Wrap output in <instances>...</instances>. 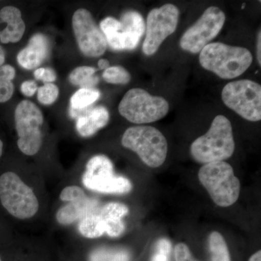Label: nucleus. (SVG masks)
Masks as SVG:
<instances>
[{"mask_svg": "<svg viewBox=\"0 0 261 261\" xmlns=\"http://www.w3.org/2000/svg\"><path fill=\"white\" fill-rule=\"evenodd\" d=\"M199 61L202 68L223 80H232L243 75L252 63L247 48L211 43L200 51Z\"/></svg>", "mask_w": 261, "mask_h": 261, "instance_id": "1", "label": "nucleus"}, {"mask_svg": "<svg viewBox=\"0 0 261 261\" xmlns=\"http://www.w3.org/2000/svg\"><path fill=\"white\" fill-rule=\"evenodd\" d=\"M234 149L231 122L226 117L219 115L214 118L207 133L194 141L190 152L196 161L207 164L229 159Z\"/></svg>", "mask_w": 261, "mask_h": 261, "instance_id": "2", "label": "nucleus"}, {"mask_svg": "<svg viewBox=\"0 0 261 261\" xmlns=\"http://www.w3.org/2000/svg\"><path fill=\"white\" fill-rule=\"evenodd\" d=\"M199 181L220 207H229L238 201L240 181L233 168L225 161L207 163L200 168Z\"/></svg>", "mask_w": 261, "mask_h": 261, "instance_id": "3", "label": "nucleus"}, {"mask_svg": "<svg viewBox=\"0 0 261 261\" xmlns=\"http://www.w3.org/2000/svg\"><path fill=\"white\" fill-rule=\"evenodd\" d=\"M121 143L138 154L149 167H160L167 157V140L161 130L153 126L130 127L123 134Z\"/></svg>", "mask_w": 261, "mask_h": 261, "instance_id": "4", "label": "nucleus"}, {"mask_svg": "<svg viewBox=\"0 0 261 261\" xmlns=\"http://www.w3.org/2000/svg\"><path fill=\"white\" fill-rule=\"evenodd\" d=\"M0 202L5 210L18 219L34 217L39 208L34 190L11 171L0 176Z\"/></svg>", "mask_w": 261, "mask_h": 261, "instance_id": "5", "label": "nucleus"}, {"mask_svg": "<svg viewBox=\"0 0 261 261\" xmlns=\"http://www.w3.org/2000/svg\"><path fill=\"white\" fill-rule=\"evenodd\" d=\"M118 111L132 123L145 124L164 118L169 111V104L162 97L151 95L145 89L135 88L123 96Z\"/></svg>", "mask_w": 261, "mask_h": 261, "instance_id": "6", "label": "nucleus"}, {"mask_svg": "<svg viewBox=\"0 0 261 261\" xmlns=\"http://www.w3.org/2000/svg\"><path fill=\"white\" fill-rule=\"evenodd\" d=\"M100 29L113 50H132L145 34V24L140 13L130 10L123 13L120 20L112 17L103 19Z\"/></svg>", "mask_w": 261, "mask_h": 261, "instance_id": "7", "label": "nucleus"}, {"mask_svg": "<svg viewBox=\"0 0 261 261\" xmlns=\"http://www.w3.org/2000/svg\"><path fill=\"white\" fill-rule=\"evenodd\" d=\"M223 102L229 109L247 121L261 119V87L248 80H238L226 84L221 93Z\"/></svg>", "mask_w": 261, "mask_h": 261, "instance_id": "8", "label": "nucleus"}, {"mask_svg": "<svg viewBox=\"0 0 261 261\" xmlns=\"http://www.w3.org/2000/svg\"><path fill=\"white\" fill-rule=\"evenodd\" d=\"M82 181L89 190L105 194L123 195L128 193L132 189L128 178L115 174L113 163L102 154L94 156L89 160Z\"/></svg>", "mask_w": 261, "mask_h": 261, "instance_id": "9", "label": "nucleus"}, {"mask_svg": "<svg viewBox=\"0 0 261 261\" xmlns=\"http://www.w3.org/2000/svg\"><path fill=\"white\" fill-rule=\"evenodd\" d=\"M15 121L19 149L27 155L38 153L42 142L40 126L44 118L42 111L34 102L22 101L15 109Z\"/></svg>", "mask_w": 261, "mask_h": 261, "instance_id": "10", "label": "nucleus"}, {"mask_svg": "<svg viewBox=\"0 0 261 261\" xmlns=\"http://www.w3.org/2000/svg\"><path fill=\"white\" fill-rule=\"evenodd\" d=\"M226 15L217 7L207 8L195 24L187 29L180 39V47L192 54L200 53L217 37L224 27Z\"/></svg>", "mask_w": 261, "mask_h": 261, "instance_id": "11", "label": "nucleus"}, {"mask_svg": "<svg viewBox=\"0 0 261 261\" xmlns=\"http://www.w3.org/2000/svg\"><path fill=\"white\" fill-rule=\"evenodd\" d=\"M179 10L172 4H166L149 12L147 19V32L142 46L144 54L154 55L165 39L177 28Z\"/></svg>", "mask_w": 261, "mask_h": 261, "instance_id": "12", "label": "nucleus"}, {"mask_svg": "<svg viewBox=\"0 0 261 261\" xmlns=\"http://www.w3.org/2000/svg\"><path fill=\"white\" fill-rule=\"evenodd\" d=\"M72 24L79 47L84 56L97 58L104 54L107 41L90 12L84 8L77 10L73 15Z\"/></svg>", "mask_w": 261, "mask_h": 261, "instance_id": "13", "label": "nucleus"}, {"mask_svg": "<svg viewBox=\"0 0 261 261\" xmlns=\"http://www.w3.org/2000/svg\"><path fill=\"white\" fill-rule=\"evenodd\" d=\"M49 51L47 37L39 33L34 34L29 40L28 45L18 53V64L25 69H34L47 59Z\"/></svg>", "mask_w": 261, "mask_h": 261, "instance_id": "14", "label": "nucleus"}, {"mask_svg": "<svg viewBox=\"0 0 261 261\" xmlns=\"http://www.w3.org/2000/svg\"><path fill=\"white\" fill-rule=\"evenodd\" d=\"M6 23V27L0 33V41L3 44L16 43L23 37L25 30V23L18 8L7 6L0 10V24Z\"/></svg>", "mask_w": 261, "mask_h": 261, "instance_id": "15", "label": "nucleus"}, {"mask_svg": "<svg viewBox=\"0 0 261 261\" xmlns=\"http://www.w3.org/2000/svg\"><path fill=\"white\" fill-rule=\"evenodd\" d=\"M99 209L97 200L87 197L63 206L57 212L56 220L60 224L70 225L80 221L87 215L97 212Z\"/></svg>", "mask_w": 261, "mask_h": 261, "instance_id": "16", "label": "nucleus"}, {"mask_svg": "<svg viewBox=\"0 0 261 261\" xmlns=\"http://www.w3.org/2000/svg\"><path fill=\"white\" fill-rule=\"evenodd\" d=\"M109 121V113L103 106H89L87 111L76 119L77 132L82 137H90L106 126Z\"/></svg>", "mask_w": 261, "mask_h": 261, "instance_id": "17", "label": "nucleus"}, {"mask_svg": "<svg viewBox=\"0 0 261 261\" xmlns=\"http://www.w3.org/2000/svg\"><path fill=\"white\" fill-rule=\"evenodd\" d=\"M79 231L86 238L94 239L102 237L106 233V229L102 219L99 216V211L87 215L80 220Z\"/></svg>", "mask_w": 261, "mask_h": 261, "instance_id": "18", "label": "nucleus"}, {"mask_svg": "<svg viewBox=\"0 0 261 261\" xmlns=\"http://www.w3.org/2000/svg\"><path fill=\"white\" fill-rule=\"evenodd\" d=\"M95 68L89 66H81L75 68L70 73L69 81L75 86H80L81 89H94L99 82V78L95 73Z\"/></svg>", "mask_w": 261, "mask_h": 261, "instance_id": "19", "label": "nucleus"}, {"mask_svg": "<svg viewBox=\"0 0 261 261\" xmlns=\"http://www.w3.org/2000/svg\"><path fill=\"white\" fill-rule=\"evenodd\" d=\"M208 243L212 261H231L227 245L221 233L213 231L209 236Z\"/></svg>", "mask_w": 261, "mask_h": 261, "instance_id": "20", "label": "nucleus"}, {"mask_svg": "<svg viewBox=\"0 0 261 261\" xmlns=\"http://www.w3.org/2000/svg\"><path fill=\"white\" fill-rule=\"evenodd\" d=\"M100 97V92L95 89H80L70 99V108L78 110L92 106Z\"/></svg>", "mask_w": 261, "mask_h": 261, "instance_id": "21", "label": "nucleus"}, {"mask_svg": "<svg viewBox=\"0 0 261 261\" xmlns=\"http://www.w3.org/2000/svg\"><path fill=\"white\" fill-rule=\"evenodd\" d=\"M130 255L122 249L99 248L89 255V261H129Z\"/></svg>", "mask_w": 261, "mask_h": 261, "instance_id": "22", "label": "nucleus"}, {"mask_svg": "<svg viewBox=\"0 0 261 261\" xmlns=\"http://www.w3.org/2000/svg\"><path fill=\"white\" fill-rule=\"evenodd\" d=\"M102 78L106 82L113 84H126L130 82V75L128 70L122 66L109 67L105 70Z\"/></svg>", "mask_w": 261, "mask_h": 261, "instance_id": "23", "label": "nucleus"}, {"mask_svg": "<svg viewBox=\"0 0 261 261\" xmlns=\"http://www.w3.org/2000/svg\"><path fill=\"white\" fill-rule=\"evenodd\" d=\"M128 214V207L119 202H110L107 205L100 207L99 210V216L102 219H123V218Z\"/></svg>", "mask_w": 261, "mask_h": 261, "instance_id": "24", "label": "nucleus"}, {"mask_svg": "<svg viewBox=\"0 0 261 261\" xmlns=\"http://www.w3.org/2000/svg\"><path fill=\"white\" fill-rule=\"evenodd\" d=\"M58 95L59 89L54 84H45L38 89V100L42 104H53L58 99Z\"/></svg>", "mask_w": 261, "mask_h": 261, "instance_id": "25", "label": "nucleus"}, {"mask_svg": "<svg viewBox=\"0 0 261 261\" xmlns=\"http://www.w3.org/2000/svg\"><path fill=\"white\" fill-rule=\"evenodd\" d=\"M102 221L104 223L106 233L111 238H118L124 231L125 224L123 219H102Z\"/></svg>", "mask_w": 261, "mask_h": 261, "instance_id": "26", "label": "nucleus"}, {"mask_svg": "<svg viewBox=\"0 0 261 261\" xmlns=\"http://www.w3.org/2000/svg\"><path fill=\"white\" fill-rule=\"evenodd\" d=\"M86 197L87 196H86L83 189L79 186H75V185L65 187L62 190L61 195H60V198L61 200L68 202H75V201L82 200Z\"/></svg>", "mask_w": 261, "mask_h": 261, "instance_id": "27", "label": "nucleus"}, {"mask_svg": "<svg viewBox=\"0 0 261 261\" xmlns=\"http://www.w3.org/2000/svg\"><path fill=\"white\" fill-rule=\"evenodd\" d=\"M171 244L166 239H161L156 244L155 251L151 261H169Z\"/></svg>", "mask_w": 261, "mask_h": 261, "instance_id": "28", "label": "nucleus"}, {"mask_svg": "<svg viewBox=\"0 0 261 261\" xmlns=\"http://www.w3.org/2000/svg\"><path fill=\"white\" fill-rule=\"evenodd\" d=\"M14 92V85L12 81L0 76V102H8Z\"/></svg>", "mask_w": 261, "mask_h": 261, "instance_id": "29", "label": "nucleus"}, {"mask_svg": "<svg viewBox=\"0 0 261 261\" xmlns=\"http://www.w3.org/2000/svg\"><path fill=\"white\" fill-rule=\"evenodd\" d=\"M176 261H199L192 256L190 248L185 244L179 243L175 247Z\"/></svg>", "mask_w": 261, "mask_h": 261, "instance_id": "30", "label": "nucleus"}, {"mask_svg": "<svg viewBox=\"0 0 261 261\" xmlns=\"http://www.w3.org/2000/svg\"><path fill=\"white\" fill-rule=\"evenodd\" d=\"M22 93L27 97H32L37 90V85L34 81H25L20 87Z\"/></svg>", "mask_w": 261, "mask_h": 261, "instance_id": "31", "label": "nucleus"}, {"mask_svg": "<svg viewBox=\"0 0 261 261\" xmlns=\"http://www.w3.org/2000/svg\"><path fill=\"white\" fill-rule=\"evenodd\" d=\"M0 76L13 81L15 76V68L10 65H3L0 67Z\"/></svg>", "mask_w": 261, "mask_h": 261, "instance_id": "32", "label": "nucleus"}, {"mask_svg": "<svg viewBox=\"0 0 261 261\" xmlns=\"http://www.w3.org/2000/svg\"><path fill=\"white\" fill-rule=\"evenodd\" d=\"M56 73L54 70L49 68H44V73L40 80L46 84H51V82H54L56 80Z\"/></svg>", "mask_w": 261, "mask_h": 261, "instance_id": "33", "label": "nucleus"}, {"mask_svg": "<svg viewBox=\"0 0 261 261\" xmlns=\"http://www.w3.org/2000/svg\"><path fill=\"white\" fill-rule=\"evenodd\" d=\"M257 60L259 65H261V33L260 31L257 34Z\"/></svg>", "mask_w": 261, "mask_h": 261, "instance_id": "34", "label": "nucleus"}, {"mask_svg": "<svg viewBox=\"0 0 261 261\" xmlns=\"http://www.w3.org/2000/svg\"><path fill=\"white\" fill-rule=\"evenodd\" d=\"M98 67L100 70H106L110 67V63L108 60L101 59L98 62Z\"/></svg>", "mask_w": 261, "mask_h": 261, "instance_id": "35", "label": "nucleus"}, {"mask_svg": "<svg viewBox=\"0 0 261 261\" xmlns=\"http://www.w3.org/2000/svg\"><path fill=\"white\" fill-rule=\"evenodd\" d=\"M44 68H38V69L36 70L35 72H34V76H35V78L37 79V80H40L41 78H42L43 73H44Z\"/></svg>", "mask_w": 261, "mask_h": 261, "instance_id": "36", "label": "nucleus"}, {"mask_svg": "<svg viewBox=\"0 0 261 261\" xmlns=\"http://www.w3.org/2000/svg\"><path fill=\"white\" fill-rule=\"evenodd\" d=\"M248 261H261V252L260 250L255 252V254L250 257Z\"/></svg>", "mask_w": 261, "mask_h": 261, "instance_id": "37", "label": "nucleus"}, {"mask_svg": "<svg viewBox=\"0 0 261 261\" xmlns=\"http://www.w3.org/2000/svg\"><path fill=\"white\" fill-rule=\"evenodd\" d=\"M5 61V51L3 47L0 46V67L3 66Z\"/></svg>", "mask_w": 261, "mask_h": 261, "instance_id": "38", "label": "nucleus"}, {"mask_svg": "<svg viewBox=\"0 0 261 261\" xmlns=\"http://www.w3.org/2000/svg\"><path fill=\"white\" fill-rule=\"evenodd\" d=\"M3 142H2V140H0V157H1L2 154H3Z\"/></svg>", "mask_w": 261, "mask_h": 261, "instance_id": "39", "label": "nucleus"}, {"mask_svg": "<svg viewBox=\"0 0 261 261\" xmlns=\"http://www.w3.org/2000/svg\"><path fill=\"white\" fill-rule=\"evenodd\" d=\"M245 4H243V7H242V8H243V9H244V8H245Z\"/></svg>", "mask_w": 261, "mask_h": 261, "instance_id": "40", "label": "nucleus"}, {"mask_svg": "<svg viewBox=\"0 0 261 261\" xmlns=\"http://www.w3.org/2000/svg\"><path fill=\"white\" fill-rule=\"evenodd\" d=\"M0 33H1V31H0Z\"/></svg>", "mask_w": 261, "mask_h": 261, "instance_id": "41", "label": "nucleus"}, {"mask_svg": "<svg viewBox=\"0 0 261 261\" xmlns=\"http://www.w3.org/2000/svg\"><path fill=\"white\" fill-rule=\"evenodd\" d=\"M0 261H1V259H0Z\"/></svg>", "mask_w": 261, "mask_h": 261, "instance_id": "42", "label": "nucleus"}]
</instances>
